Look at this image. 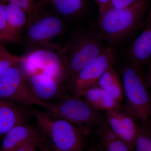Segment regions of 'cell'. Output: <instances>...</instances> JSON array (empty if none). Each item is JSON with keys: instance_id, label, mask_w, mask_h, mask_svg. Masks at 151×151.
<instances>
[{"instance_id": "cell-29", "label": "cell", "mask_w": 151, "mask_h": 151, "mask_svg": "<svg viewBox=\"0 0 151 151\" xmlns=\"http://www.w3.org/2000/svg\"><path fill=\"white\" fill-rule=\"evenodd\" d=\"M148 22H149V27L151 25V9L150 10V12L148 16Z\"/></svg>"}, {"instance_id": "cell-27", "label": "cell", "mask_w": 151, "mask_h": 151, "mask_svg": "<svg viewBox=\"0 0 151 151\" xmlns=\"http://www.w3.org/2000/svg\"><path fill=\"white\" fill-rule=\"evenodd\" d=\"M39 148L40 149L41 151H54L51 145H50L49 144L46 143V142L40 146Z\"/></svg>"}, {"instance_id": "cell-31", "label": "cell", "mask_w": 151, "mask_h": 151, "mask_svg": "<svg viewBox=\"0 0 151 151\" xmlns=\"http://www.w3.org/2000/svg\"><path fill=\"white\" fill-rule=\"evenodd\" d=\"M52 148H53V147H52ZM53 150H54V151H58V150H56V149L53 148Z\"/></svg>"}, {"instance_id": "cell-14", "label": "cell", "mask_w": 151, "mask_h": 151, "mask_svg": "<svg viewBox=\"0 0 151 151\" xmlns=\"http://www.w3.org/2000/svg\"><path fill=\"white\" fill-rule=\"evenodd\" d=\"M6 17L9 42L18 41L28 23L27 14L19 6L9 3L6 7Z\"/></svg>"}, {"instance_id": "cell-21", "label": "cell", "mask_w": 151, "mask_h": 151, "mask_svg": "<svg viewBox=\"0 0 151 151\" xmlns=\"http://www.w3.org/2000/svg\"><path fill=\"white\" fill-rule=\"evenodd\" d=\"M22 58V56L11 54L4 44L0 42V77L11 67L19 65Z\"/></svg>"}, {"instance_id": "cell-7", "label": "cell", "mask_w": 151, "mask_h": 151, "mask_svg": "<svg viewBox=\"0 0 151 151\" xmlns=\"http://www.w3.org/2000/svg\"><path fill=\"white\" fill-rule=\"evenodd\" d=\"M0 98L18 106L35 104L44 108L46 103L35 96L19 65L11 67L0 77Z\"/></svg>"}, {"instance_id": "cell-22", "label": "cell", "mask_w": 151, "mask_h": 151, "mask_svg": "<svg viewBox=\"0 0 151 151\" xmlns=\"http://www.w3.org/2000/svg\"><path fill=\"white\" fill-rule=\"evenodd\" d=\"M9 3L19 6L27 14L29 22L39 12L40 5L36 0H5Z\"/></svg>"}, {"instance_id": "cell-5", "label": "cell", "mask_w": 151, "mask_h": 151, "mask_svg": "<svg viewBox=\"0 0 151 151\" xmlns=\"http://www.w3.org/2000/svg\"><path fill=\"white\" fill-rule=\"evenodd\" d=\"M48 114L74 124L86 135L105 121V115L94 110L81 97H68L54 103H46Z\"/></svg>"}, {"instance_id": "cell-8", "label": "cell", "mask_w": 151, "mask_h": 151, "mask_svg": "<svg viewBox=\"0 0 151 151\" xmlns=\"http://www.w3.org/2000/svg\"><path fill=\"white\" fill-rule=\"evenodd\" d=\"M115 53L112 47L108 46L95 61L82 69L68 81L69 89L74 96L81 97L86 89L98 86L100 78L108 66L113 64Z\"/></svg>"}, {"instance_id": "cell-3", "label": "cell", "mask_w": 151, "mask_h": 151, "mask_svg": "<svg viewBox=\"0 0 151 151\" xmlns=\"http://www.w3.org/2000/svg\"><path fill=\"white\" fill-rule=\"evenodd\" d=\"M40 131L59 151H83L87 135L79 127L62 119H56L39 111L32 113Z\"/></svg>"}, {"instance_id": "cell-10", "label": "cell", "mask_w": 151, "mask_h": 151, "mask_svg": "<svg viewBox=\"0 0 151 151\" xmlns=\"http://www.w3.org/2000/svg\"><path fill=\"white\" fill-rule=\"evenodd\" d=\"M61 19L53 15L35 17L28 23L25 38L32 45H47L64 29Z\"/></svg>"}, {"instance_id": "cell-9", "label": "cell", "mask_w": 151, "mask_h": 151, "mask_svg": "<svg viewBox=\"0 0 151 151\" xmlns=\"http://www.w3.org/2000/svg\"><path fill=\"white\" fill-rule=\"evenodd\" d=\"M105 120L112 132L133 150L139 124L125 105L106 111Z\"/></svg>"}, {"instance_id": "cell-4", "label": "cell", "mask_w": 151, "mask_h": 151, "mask_svg": "<svg viewBox=\"0 0 151 151\" xmlns=\"http://www.w3.org/2000/svg\"><path fill=\"white\" fill-rule=\"evenodd\" d=\"M100 34L90 30L78 32L64 48L69 81L82 69L90 65L108 46Z\"/></svg>"}, {"instance_id": "cell-28", "label": "cell", "mask_w": 151, "mask_h": 151, "mask_svg": "<svg viewBox=\"0 0 151 151\" xmlns=\"http://www.w3.org/2000/svg\"><path fill=\"white\" fill-rule=\"evenodd\" d=\"M147 84L148 86L149 89H150L151 92V65L149 68L148 73H147Z\"/></svg>"}, {"instance_id": "cell-30", "label": "cell", "mask_w": 151, "mask_h": 151, "mask_svg": "<svg viewBox=\"0 0 151 151\" xmlns=\"http://www.w3.org/2000/svg\"><path fill=\"white\" fill-rule=\"evenodd\" d=\"M88 151H98L96 147L94 146H91L88 148Z\"/></svg>"}, {"instance_id": "cell-26", "label": "cell", "mask_w": 151, "mask_h": 151, "mask_svg": "<svg viewBox=\"0 0 151 151\" xmlns=\"http://www.w3.org/2000/svg\"><path fill=\"white\" fill-rule=\"evenodd\" d=\"M94 1L98 6L100 14H102L106 8L109 2V0H94Z\"/></svg>"}, {"instance_id": "cell-12", "label": "cell", "mask_w": 151, "mask_h": 151, "mask_svg": "<svg viewBox=\"0 0 151 151\" xmlns=\"http://www.w3.org/2000/svg\"><path fill=\"white\" fill-rule=\"evenodd\" d=\"M35 97L42 102L54 98L59 93L60 84L52 78L42 74L25 77Z\"/></svg>"}, {"instance_id": "cell-13", "label": "cell", "mask_w": 151, "mask_h": 151, "mask_svg": "<svg viewBox=\"0 0 151 151\" xmlns=\"http://www.w3.org/2000/svg\"><path fill=\"white\" fill-rule=\"evenodd\" d=\"M26 115L19 106L0 98V137L14 127L25 124Z\"/></svg>"}, {"instance_id": "cell-24", "label": "cell", "mask_w": 151, "mask_h": 151, "mask_svg": "<svg viewBox=\"0 0 151 151\" xmlns=\"http://www.w3.org/2000/svg\"><path fill=\"white\" fill-rule=\"evenodd\" d=\"M141 1L142 0H109L105 9L125 8L134 5Z\"/></svg>"}, {"instance_id": "cell-1", "label": "cell", "mask_w": 151, "mask_h": 151, "mask_svg": "<svg viewBox=\"0 0 151 151\" xmlns=\"http://www.w3.org/2000/svg\"><path fill=\"white\" fill-rule=\"evenodd\" d=\"M141 67L129 59L121 68L125 105L141 124L150 126L151 92Z\"/></svg>"}, {"instance_id": "cell-23", "label": "cell", "mask_w": 151, "mask_h": 151, "mask_svg": "<svg viewBox=\"0 0 151 151\" xmlns=\"http://www.w3.org/2000/svg\"><path fill=\"white\" fill-rule=\"evenodd\" d=\"M6 1H0V42H9L8 30L6 17Z\"/></svg>"}, {"instance_id": "cell-15", "label": "cell", "mask_w": 151, "mask_h": 151, "mask_svg": "<svg viewBox=\"0 0 151 151\" xmlns=\"http://www.w3.org/2000/svg\"><path fill=\"white\" fill-rule=\"evenodd\" d=\"M98 135V151H134L122 139L114 134L106 122L95 130Z\"/></svg>"}, {"instance_id": "cell-2", "label": "cell", "mask_w": 151, "mask_h": 151, "mask_svg": "<svg viewBox=\"0 0 151 151\" xmlns=\"http://www.w3.org/2000/svg\"><path fill=\"white\" fill-rule=\"evenodd\" d=\"M147 0L123 9L107 8L100 14V34L109 46L121 41L136 29L147 8Z\"/></svg>"}, {"instance_id": "cell-17", "label": "cell", "mask_w": 151, "mask_h": 151, "mask_svg": "<svg viewBox=\"0 0 151 151\" xmlns=\"http://www.w3.org/2000/svg\"><path fill=\"white\" fill-rule=\"evenodd\" d=\"M81 97H84L83 100L93 109L100 112L114 109L121 104L98 86L86 89Z\"/></svg>"}, {"instance_id": "cell-6", "label": "cell", "mask_w": 151, "mask_h": 151, "mask_svg": "<svg viewBox=\"0 0 151 151\" xmlns=\"http://www.w3.org/2000/svg\"><path fill=\"white\" fill-rule=\"evenodd\" d=\"M19 66L25 77L43 74L61 85L68 78V69L65 51L57 53L50 49L40 48L22 56Z\"/></svg>"}, {"instance_id": "cell-25", "label": "cell", "mask_w": 151, "mask_h": 151, "mask_svg": "<svg viewBox=\"0 0 151 151\" xmlns=\"http://www.w3.org/2000/svg\"><path fill=\"white\" fill-rule=\"evenodd\" d=\"M38 145L34 143H30L22 146L17 151H37Z\"/></svg>"}, {"instance_id": "cell-16", "label": "cell", "mask_w": 151, "mask_h": 151, "mask_svg": "<svg viewBox=\"0 0 151 151\" xmlns=\"http://www.w3.org/2000/svg\"><path fill=\"white\" fill-rule=\"evenodd\" d=\"M129 59L136 64L144 65L151 56V25L138 37L130 47Z\"/></svg>"}, {"instance_id": "cell-32", "label": "cell", "mask_w": 151, "mask_h": 151, "mask_svg": "<svg viewBox=\"0 0 151 151\" xmlns=\"http://www.w3.org/2000/svg\"><path fill=\"white\" fill-rule=\"evenodd\" d=\"M46 1H51L52 0H45Z\"/></svg>"}, {"instance_id": "cell-19", "label": "cell", "mask_w": 151, "mask_h": 151, "mask_svg": "<svg viewBox=\"0 0 151 151\" xmlns=\"http://www.w3.org/2000/svg\"><path fill=\"white\" fill-rule=\"evenodd\" d=\"M51 1L57 12L65 17L78 14L85 5V0H52Z\"/></svg>"}, {"instance_id": "cell-20", "label": "cell", "mask_w": 151, "mask_h": 151, "mask_svg": "<svg viewBox=\"0 0 151 151\" xmlns=\"http://www.w3.org/2000/svg\"><path fill=\"white\" fill-rule=\"evenodd\" d=\"M134 151H151V126L139 124Z\"/></svg>"}, {"instance_id": "cell-18", "label": "cell", "mask_w": 151, "mask_h": 151, "mask_svg": "<svg viewBox=\"0 0 151 151\" xmlns=\"http://www.w3.org/2000/svg\"><path fill=\"white\" fill-rule=\"evenodd\" d=\"M98 86L121 104L124 93L123 82L113 64L108 66L98 81Z\"/></svg>"}, {"instance_id": "cell-11", "label": "cell", "mask_w": 151, "mask_h": 151, "mask_svg": "<svg viewBox=\"0 0 151 151\" xmlns=\"http://www.w3.org/2000/svg\"><path fill=\"white\" fill-rule=\"evenodd\" d=\"M46 141L40 131L26 123L14 127L6 134L0 151H17L30 143H36L39 148Z\"/></svg>"}]
</instances>
